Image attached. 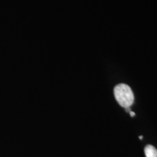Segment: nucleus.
<instances>
[{"mask_svg": "<svg viewBox=\"0 0 157 157\" xmlns=\"http://www.w3.org/2000/svg\"><path fill=\"white\" fill-rule=\"evenodd\" d=\"M114 96L119 105L125 109L130 107L134 102V95L132 90L127 84H120L116 86Z\"/></svg>", "mask_w": 157, "mask_h": 157, "instance_id": "1", "label": "nucleus"}, {"mask_svg": "<svg viewBox=\"0 0 157 157\" xmlns=\"http://www.w3.org/2000/svg\"><path fill=\"white\" fill-rule=\"evenodd\" d=\"M139 138H140V140H142V139H143V136H140V137H139Z\"/></svg>", "mask_w": 157, "mask_h": 157, "instance_id": "4", "label": "nucleus"}, {"mask_svg": "<svg viewBox=\"0 0 157 157\" xmlns=\"http://www.w3.org/2000/svg\"><path fill=\"white\" fill-rule=\"evenodd\" d=\"M130 115H131V117H134V116L135 115V113H134V112H132V111H130Z\"/></svg>", "mask_w": 157, "mask_h": 157, "instance_id": "3", "label": "nucleus"}, {"mask_svg": "<svg viewBox=\"0 0 157 157\" xmlns=\"http://www.w3.org/2000/svg\"><path fill=\"white\" fill-rule=\"evenodd\" d=\"M144 151L146 157H157V150L151 145H147Z\"/></svg>", "mask_w": 157, "mask_h": 157, "instance_id": "2", "label": "nucleus"}]
</instances>
